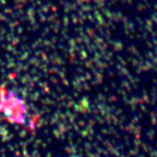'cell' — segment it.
<instances>
[{
	"label": "cell",
	"mask_w": 157,
	"mask_h": 157,
	"mask_svg": "<svg viewBox=\"0 0 157 157\" xmlns=\"http://www.w3.org/2000/svg\"><path fill=\"white\" fill-rule=\"evenodd\" d=\"M0 117L11 124L23 127L30 131L36 129L38 117H30L29 108L23 97L16 91L0 86Z\"/></svg>",
	"instance_id": "6da1fadb"
}]
</instances>
